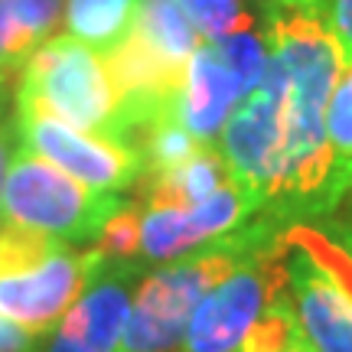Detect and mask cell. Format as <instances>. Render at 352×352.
<instances>
[{"label":"cell","mask_w":352,"mask_h":352,"mask_svg":"<svg viewBox=\"0 0 352 352\" xmlns=\"http://www.w3.org/2000/svg\"><path fill=\"white\" fill-rule=\"evenodd\" d=\"M212 50L228 65V72L235 76L241 95L248 98L254 88L261 85L264 72H267V43H264V33H254L252 26H241L235 33L215 39Z\"/></svg>","instance_id":"16"},{"label":"cell","mask_w":352,"mask_h":352,"mask_svg":"<svg viewBox=\"0 0 352 352\" xmlns=\"http://www.w3.org/2000/svg\"><path fill=\"white\" fill-rule=\"evenodd\" d=\"M284 284L316 352H352V254L320 226L284 232Z\"/></svg>","instance_id":"5"},{"label":"cell","mask_w":352,"mask_h":352,"mask_svg":"<svg viewBox=\"0 0 352 352\" xmlns=\"http://www.w3.org/2000/svg\"><path fill=\"white\" fill-rule=\"evenodd\" d=\"M134 33L176 65H186L189 56L202 46L196 26L176 0H140Z\"/></svg>","instance_id":"14"},{"label":"cell","mask_w":352,"mask_h":352,"mask_svg":"<svg viewBox=\"0 0 352 352\" xmlns=\"http://www.w3.org/2000/svg\"><path fill=\"white\" fill-rule=\"evenodd\" d=\"M320 228H323V232H329V235H333V239L340 241L342 248L352 254V222H323Z\"/></svg>","instance_id":"22"},{"label":"cell","mask_w":352,"mask_h":352,"mask_svg":"<svg viewBox=\"0 0 352 352\" xmlns=\"http://www.w3.org/2000/svg\"><path fill=\"white\" fill-rule=\"evenodd\" d=\"M16 131H20V144L26 151L56 164L85 186L121 192V189L138 186L147 173L144 151L127 140L78 131L46 114H16Z\"/></svg>","instance_id":"9"},{"label":"cell","mask_w":352,"mask_h":352,"mask_svg":"<svg viewBox=\"0 0 352 352\" xmlns=\"http://www.w3.org/2000/svg\"><path fill=\"white\" fill-rule=\"evenodd\" d=\"M226 183H228V166L222 151H219V144H202L199 151L186 157L179 166L147 179V202L199 206L212 192H219Z\"/></svg>","instance_id":"12"},{"label":"cell","mask_w":352,"mask_h":352,"mask_svg":"<svg viewBox=\"0 0 352 352\" xmlns=\"http://www.w3.org/2000/svg\"><path fill=\"white\" fill-rule=\"evenodd\" d=\"M144 277L147 261L140 254L101 252V261L85 280L78 300L46 336H39L33 352H118Z\"/></svg>","instance_id":"8"},{"label":"cell","mask_w":352,"mask_h":352,"mask_svg":"<svg viewBox=\"0 0 352 352\" xmlns=\"http://www.w3.org/2000/svg\"><path fill=\"white\" fill-rule=\"evenodd\" d=\"M327 140L340 160H352V63L340 69L327 108Z\"/></svg>","instance_id":"19"},{"label":"cell","mask_w":352,"mask_h":352,"mask_svg":"<svg viewBox=\"0 0 352 352\" xmlns=\"http://www.w3.org/2000/svg\"><path fill=\"white\" fill-rule=\"evenodd\" d=\"M39 46L43 39L20 20L10 0H0V76L13 82Z\"/></svg>","instance_id":"18"},{"label":"cell","mask_w":352,"mask_h":352,"mask_svg":"<svg viewBox=\"0 0 352 352\" xmlns=\"http://www.w3.org/2000/svg\"><path fill=\"white\" fill-rule=\"evenodd\" d=\"M101 261V248H78L63 239L16 226H0V316L46 336L78 300Z\"/></svg>","instance_id":"2"},{"label":"cell","mask_w":352,"mask_h":352,"mask_svg":"<svg viewBox=\"0 0 352 352\" xmlns=\"http://www.w3.org/2000/svg\"><path fill=\"white\" fill-rule=\"evenodd\" d=\"M241 98L245 95H241L239 82L228 72V65L215 56L212 43H202L189 56L183 88L173 98V111L196 140L219 144V134Z\"/></svg>","instance_id":"11"},{"label":"cell","mask_w":352,"mask_h":352,"mask_svg":"<svg viewBox=\"0 0 352 352\" xmlns=\"http://www.w3.org/2000/svg\"><path fill=\"white\" fill-rule=\"evenodd\" d=\"M239 352H316L310 346V340L303 336L300 320H297L294 307H290L287 284L277 290L274 300L261 310L258 323L245 336Z\"/></svg>","instance_id":"15"},{"label":"cell","mask_w":352,"mask_h":352,"mask_svg":"<svg viewBox=\"0 0 352 352\" xmlns=\"http://www.w3.org/2000/svg\"><path fill=\"white\" fill-rule=\"evenodd\" d=\"M323 23H327L329 36H333L336 50H340L342 65H349L352 63V0H329Z\"/></svg>","instance_id":"20"},{"label":"cell","mask_w":352,"mask_h":352,"mask_svg":"<svg viewBox=\"0 0 352 352\" xmlns=\"http://www.w3.org/2000/svg\"><path fill=\"white\" fill-rule=\"evenodd\" d=\"M127 209L131 202L124 196L85 186L20 144L3 179L0 226L30 228L78 248H91Z\"/></svg>","instance_id":"3"},{"label":"cell","mask_w":352,"mask_h":352,"mask_svg":"<svg viewBox=\"0 0 352 352\" xmlns=\"http://www.w3.org/2000/svg\"><path fill=\"white\" fill-rule=\"evenodd\" d=\"M346 199L352 202V179H349V189H346Z\"/></svg>","instance_id":"24"},{"label":"cell","mask_w":352,"mask_h":352,"mask_svg":"<svg viewBox=\"0 0 352 352\" xmlns=\"http://www.w3.org/2000/svg\"><path fill=\"white\" fill-rule=\"evenodd\" d=\"M10 91H13V82L0 76V118L10 114Z\"/></svg>","instance_id":"23"},{"label":"cell","mask_w":352,"mask_h":352,"mask_svg":"<svg viewBox=\"0 0 352 352\" xmlns=\"http://www.w3.org/2000/svg\"><path fill=\"white\" fill-rule=\"evenodd\" d=\"M284 232L287 228L280 222L267 215H254L248 226L226 239L179 254L173 261H166L160 271H147L134 294L118 352H179L186 323L196 303L202 300V294L226 274H232L252 254L277 245L284 239Z\"/></svg>","instance_id":"1"},{"label":"cell","mask_w":352,"mask_h":352,"mask_svg":"<svg viewBox=\"0 0 352 352\" xmlns=\"http://www.w3.org/2000/svg\"><path fill=\"white\" fill-rule=\"evenodd\" d=\"M228 179L254 202L258 215L274 212L284 186V72L267 56L261 85L226 121L219 134Z\"/></svg>","instance_id":"6"},{"label":"cell","mask_w":352,"mask_h":352,"mask_svg":"<svg viewBox=\"0 0 352 352\" xmlns=\"http://www.w3.org/2000/svg\"><path fill=\"white\" fill-rule=\"evenodd\" d=\"M254 215V202L232 179L199 206L144 202L138 219V254L144 261H173L245 228Z\"/></svg>","instance_id":"10"},{"label":"cell","mask_w":352,"mask_h":352,"mask_svg":"<svg viewBox=\"0 0 352 352\" xmlns=\"http://www.w3.org/2000/svg\"><path fill=\"white\" fill-rule=\"evenodd\" d=\"M13 111L46 114L78 131L121 140V101L104 56L65 33H56L30 56L13 91Z\"/></svg>","instance_id":"4"},{"label":"cell","mask_w":352,"mask_h":352,"mask_svg":"<svg viewBox=\"0 0 352 352\" xmlns=\"http://www.w3.org/2000/svg\"><path fill=\"white\" fill-rule=\"evenodd\" d=\"M284 241V239H280ZM271 245L241 261L202 294L189 316L179 352H239L258 316L284 287V245Z\"/></svg>","instance_id":"7"},{"label":"cell","mask_w":352,"mask_h":352,"mask_svg":"<svg viewBox=\"0 0 352 352\" xmlns=\"http://www.w3.org/2000/svg\"><path fill=\"white\" fill-rule=\"evenodd\" d=\"M140 0H65V36L108 56L138 23Z\"/></svg>","instance_id":"13"},{"label":"cell","mask_w":352,"mask_h":352,"mask_svg":"<svg viewBox=\"0 0 352 352\" xmlns=\"http://www.w3.org/2000/svg\"><path fill=\"white\" fill-rule=\"evenodd\" d=\"M176 3L196 26L202 43H215L241 26H252V16L245 13L241 0H176Z\"/></svg>","instance_id":"17"},{"label":"cell","mask_w":352,"mask_h":352,"mask_svg":"<svg viewBox=\"0 0 352 352\" xmlns=\"http://www.w3.org/2000/svg\"><path fill=\"white\" fill-rule=\"evenodd\" d=\"M20 147V131H16V114L0 118V196H3V179H7V166H10L13 153Z\"/></svg>","instance_id":"21"}]
</instances>
